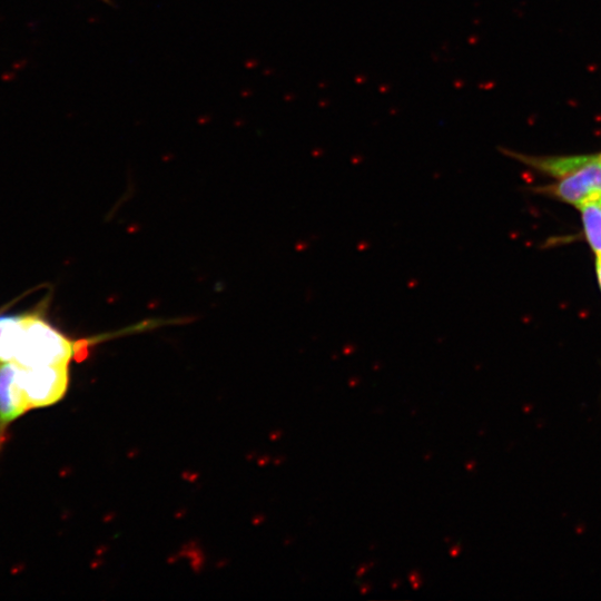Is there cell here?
<instances>
[{
    "instance_id": "6da1fadb",
    "label": "cell",
    "mask_w": 601,
    "mask_h": 601,
    "mask_svg": "<svg viewBox=\"0 0 601 601\" xmlns=\"http://www.w3.org/2000/svg\"><path fill=\"white\" fill-rule=\"evenodd\" d=\"M514 158L554 178L549 193L570 205L601 199V152L570 156H529L509 152Z\"/></svg>"
},
{
    "instance_id": "7a4b0ae2",
    "label": "cell",
    "mask_w": 601,
    "mask_h": 601,
    "mask_svg": "<svg viewBox=\"0 0 601 601\" xmlns=\"http://www.w3.org/2000/svg\"><path fill=\"white\" fill-rule=\"evenodd\" d=\"M89 341L72 342L39 314H22V326L13 363L23 367L68 365L86 356Z\"/></svg>"
},
{
    "instance_id": "3957f363",
    "label": "cell",
    "mask_w": 601,
    "mask_h": 601,
    "mask_svg": "<svg viewBox=\"0 0 601 601\" xmlns=\"http://www.w3.org/2000/svg\"><path fill=\"white\" fill-rule=\"evenodd\" d=\"M17 377L30 407L52 405L66 394L68 365L23 367L17 364Z\"/></svg>"
},
{
    "instance_id": "277c9868",
    "label": "cell",
    "mask_w": 601,
    "mask_h": 601,
    "mask_svg": "<svg viewBox=\"0 0 601 601\" xmlns=\"http://www.w3.org/2000/svg\"><path fill=\"white\" fill-rule=\"evenodd\" d=\"M29 408L30 404L17 377V364H0V433Z\"/></svg>"
},
{
    "instance_id": "5b68a950",
    "label": "cell",
    "mask_w": 601,
    "mask_h": 601,
    "mask_svg": "<svg viewBox=\"0 0 601 601\" xmlns=\"http://www.w3.org/2000/svg\"><path fill=\"white\" fill-rule=\"evenodd\" d=\"M22 326V315L0 314V364L12 363Z\"/></svg>"
},
{
    "instance_id": "8992f818",
    "label": "cell",
    "mask_w": 601,
    "mask_h": 601,
    "mask_svg": "<svg viewBox=\"0 0 601 601\" xmlns=\"http://www.w3.org/2000/svg\"><path fill=\"white\" fill-rule=\"evenodd\" d=\"M587 240L597 256H601V199L589 201L580 208Z\"/></svg>"
},
{
    "instance_id": "52a82bcc",
    "label": "cell",
    "mask_w": 601,
    "mask_h": 601,
    "mask_svg": "<svg viewBox=\"0 0 601 601\" xmlns=\"http://www.w3.org/2000/svg\"><path fill=\"white\" fill-rule=\"evenodd\" d=\"M595 270H597L598 283L601 288V256H597Z\"/></svg>"
},
{
    "instance_id": "ba28073f",
    "label": "cell",
    "mask_w": 601,
    "mask_h": 601,
    "mask_svg": "<svg viewBox=\"0 0 601 601\" xmlns=\"http://www.w3.org/2000/svg\"><path fill=\"white\" fill-rule=\"evenodd\" d=\"M101 1L107 2V3H110V0H101Z\"/></svg>"
}]
</instances>
